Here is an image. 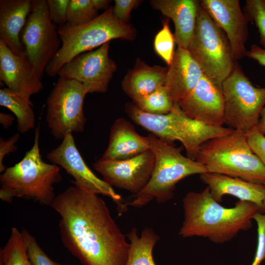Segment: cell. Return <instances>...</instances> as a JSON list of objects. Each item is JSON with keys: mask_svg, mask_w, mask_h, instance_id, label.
<instances>
[{"mask_svg": "<svg viewBox=\"0 0 265 265\" xmlns=\"http://www.w3.org/2000/svg\"><path fill=\"white\" fill-rule=\"evenodd\" d=\"M183 207L184 220L180 236L203 237L218 244L249 230L254 216L262 212L257 205L240 200L233 207H224L212 197L208 186L200 192H188L183 199Z\"/></svg>", "mask_w": 265, "mask_h": 265, "instance_id": "cell-2", "label": "cell"}, {"mask_svg": "<svg viewBox=\"0 0 265 265\" xmlns=\"http://www.w3.org/2000/svg\"><path fill=\"white\" fill-rule=\"evenodd\" d=\"M248 21L254 22L260 34V42L265 49V0H247L245 5Z\"/></svg>", "mask_w": 265, "mask_h": 265, "instance_id": "cell-30", "label": "cell"}, {"mask_svg": "<svg viewBox=\"0 0 265 265\" xmlns=\"http://www.w3.org/2000/svg\"><path fill=\"white\" fill-rule=\"evenodd\" d=\"M194 160L207 172L222 174L258 184L265 183V166L252 151L246 134L232 132L210 139L198 149Z\"/></svg>", "mask_w": 265, "mask_h": 265, "instance_id": "cell-5", "label": "cell"}, {"mask_svg": "<svg viewBox=\"0 0 265 265\" xmlns=\"http://www.w3.org/2000/svg\"><path fill=\"white\" fill-rule=\"evenodd\" d=\"M148 137L150 150L155 157L154 170L146 186L126 206L142 207L154 200L159 204L166 203L174 196L179 182L190 175L207 172L204 165L184 156L180 148L153 134Z\"/></svg>", "mask_w": 265, "mask_h": 265, "instance_id": "cell-6", "label": "cell"}, {"mask_svg": "<svg viewBox=\"0 0 265 265\" xmlns=\"http://www.w3.org/2000/svg\"><path fill=\"white\" fill-rule=\"evenodd\" d=\"M133 102L142 111L154 115L167 114L172 110L174 105L164 85Z\"/></svg>", "mask_w": 265, "mask_h": 265, "instance_id": "cell-28", "label": "cell"}, {"mask_svg": "<svg viewBox=\"0 0 265 265\" xmlns=\"http://www.w3.org/2000/svg\"><path fill=\"white\" fill-rule=\"evenodd\" d=\"M111 0H69L67 12V23L81 25L96 18L100 9H108Z\"/></svg>", "mask_w": 265, "mask_h": 265, "instance_id": "cell-26", "label": "cell"}, {"mask_svg": "<svg viewBox=\"0 0 265 265\" xmlns=\"http://www.w3.org/2000/svg\"><path fill=\"white\" fill-rule=\"evenodd\" d=\"M141 1L139 0H115L113 14L120 21L128 24L131 11Z\"/></svg>", "mask_w": 265, "mask_h": 265, "instance_id": "cell-34", "label": "cell"}, {"mask_svg": "<svg viewBox=\"0 0 265 265\" xmlns=\"http://www.w3.org/2000/svg\"><path fill=\"white\" fill-rule=\"evenodd\" d=\"M125 110L133 122L151 134L170 143L181 142L187 157L193 160L198 149L203 143L234 131L229 127L211 126L194 120L187 117L177 104H174L169 113L163 115L144 112L134 103H127Z\"/></svg>", "mask_w": 265, "mask_h": 265, "instance_id": "cell-7", "label": "cell"}, {"mask_svg": "<svg viewBox=\"0 0 265 265\" xmlns=\"http://www.w3.org/2000/svg\"><path fill=\"white\" fill-rule=\"evenodd\" d=\"M130 248L126 265H156L153 250L159 237L151 228L146 227L140 237L133 227L127 234Z\"/></svg>", "mask_w": 265, "mask_h": 265, "instance_id": "cell-25", "label": "cell"}, {"mask_svg": "<svg viewBox=\"0 0 265 265\" xmlns=\"http://www.w3.org/2000/svg\"><path fill=\"white\" fill-rule=\"evenodd\" d=\"M187 50L203 74L222 89L223 81L233 69L235 60L226 34L201 4Z\"/></svg>", "mask_w": 265, "mask_h": 265, "instance_id": "cell-8", "label": "cell"}, {"mask_svg": "<svg viewBox=\"0 0 265 265\" xmlns=\"http://www.w3.org/2000/svg\"><path fill=\"white\" fill-rule=\"evenodd\" d=\"M57 31L61 46L45 70L51 78L56 76L64 65L79 54L91 51L113 39L132 41L136 35L132 26L115 17L112 6L88 23L78 26L67 23L59 26Z\"/></svg>", "mask_w": 265, "mask_h": 265, "instance_id": "cell-4", "label": "cell"}, {"mask_svg": "<svg viewBox=\"0 0 265 265\" xmlns=\"http://www.w3.org/2000/svg\"><path fill=\"white\" fill-rule=\"evenodd\" d=\"M20 138L19 133H17L8 139L5 140L4 138H0V172H4L7 167L3 164V160L5 156L11 153L14 152L18 147L15 143Z\"/></svg>", "mask_w": 265, "mask_h": 265, "instance_id": "cell-36", "label": "cell"}, {"mask_svg": "<svg viewBox=\"0 0 265 265\" xmlns=\"http://www.w3.org/2000/svg\"><path fill=\"white\" fill-rule=\"evenodd\" d=\"M21 234L32 265H62L52 260L43 250L35 238L26 229H23Z\"/></svg>", "mask_w": 265, "mask_h": 265, "instance_id": "cell-31", "label": "cell"}, {"mask_svg": "<svg viewBox=\"0 0 265 265\" xmlns=\"http://www.w3.org/2000/svg\"><path fill=\"white\" fill-rule=\"evenodd\" d=\"M264 185L265 186V183L264 184ZM264 205L265 212V197L264 201Z\"/></svg>", "mask_w": 265, "mask_h": 265, "instance_id": "cell-40", "label": "cell"}, {"mask_svg": "<svg viewBox=\"0 0 265 265\" xmlns=\"http://www.w3.org/2000/svg\"><path fill=\"white\" fill-rule=\"evenodd\" d=\"M33 6L32 0H0V39L15 54L26 55L20 40Z\"/></svg>", "mask_w": 265, "mask_h": 265, "instance_id": "cell-22", "label": "cell"}, {"mask_svg": "<svg viewBox=\"0 0 265 265\" xmlns=\"http://www.w3.org/2000/svg\"><path fill=\"white\" fill-rule=\"evenodd\" d=\"M14 117L9 114L0 113V123L4 129L8 128L13 123Z\"/></svg>", "mask_w": 265, "mask_h": 265, "instance_id": "cell-38", "label": "cell"}, {"mask_svg": "<svg viewBox=\"0 0 265 265\" xmlns=\"http://www.w3.org/2000/svg\"><path fill=\"white\" fill-rule=\"evenodd\" d=\"M0 80L7 88L28 98L43 88L41 80L26 55L14 53L0 39Z\"/></svg>", "mask_w": 265, "mask_h": 265, "instance_id": "cell-17", "label": "cell"}, {"mask_svg": "<svg viewBox=\"0 0 265 265\" xmlns=\"http://www.w3.org/2000/svg\"><path fill=\"white\" fill-rule=\"evenodd\" d=\"M0 105L14 114L20 133H24L34 128L35 117L30 98L4 88L0 89Z\"/></svg>", "mask_w": 265, "mask_h": 265, "instance_id": "cell-24", "label": "cell"}, {"mask_svg": "<svg viewBox=\"0 0 265 265\" xmlns=\"http://www.w3.org/2000/svg\"><path fill=\"white\" fill-rule=\"evenodd\" d=\"M51 207L60 217L63 245L83 265H126L130 244L98 194L74 185Z\"/></svg>", "mask_w": 265, "mask_h": 265, "instance_id": "cell-1", "label": "cell"}, {"mask_svg": "<svg viewBox=\"0 0 265 265\" xmlns=\"http://www.w3.org/2000/svg\"><path fill=\"white\" fill-rule=\"evenodd\" d=\"M257 225V245L251 265H261L265 260V213L258 212L254 217Z\"/></svg>", "mask_w": 265, "mask_h": 265, "instance_id": "cell-33", "label": "cell"}, {"mask_svg": "<svg viewBox=\"0 0 265 265\" xmlns=\"http://www.w3.org/2000/svg\"><path fill=\"white\" fill-rule=\"evenodd\" d=\"M203 72L187 50L178 47L168 67L164 86L174 104H178L194 88Z\"/></svg>", "mask_w": 265, "mask_h": 265, "instance_id": "cell-18", "label": "cell"}, {"mask_svg": "<svg viewBox=\"0 0 265 265\" xmlns=\"http://www.w3.org/2000/svg\"><path fill=\"white\" fill-rule=\"evenodd\" d=\"M168 68L150 66L138 58L122 82L125 93L132 100L148 95L164 85Z\"/></svg>", "mask_w": 265, "mask_h": 265, "instance_id": "cell-23", "label": "cell"}, {"mask_svg": "<svg viewBox=\"0 0 265 265\" xmlns=\"http://www.w3.org/2000/svg\"><path fill=\"white\" fill-rule=\"evenodd\" d=\"M256 129L262 134L265 135V106L263 108Z\"/></svg>", "mask_w": 265, "mask_h": 265, "instance_id": "cell-39", "label": "cell"}, {"mask_svg": "<svg viewBox=\"0 0 265 265\" xmlns=\"http://www.w3.org/2000/svg\"><path fill=\"white\" fill-rule=\"evenodd\" d=\"M175 37L170 29L167 21L163 22L162 28L155 36L154 41L156 53L169 66L173 58Z\"/></svg>", "mask_w": 265, "mask_h": 265, "instance_id": "cell-29", "label": "cell"}, {"mask_svg": "<svg viewBox=\"0 0 265 265\" xmlns=\"http://www.w3.org/2000/svg\"><path fill=\"white\" fill-rule=\"evenodd\" d=\"M246 56L257 61L260 65L265 67V49L257 45H253L247 51Z\"/></svg>", "mask_w": 265, "mask_h": 265, "instance_id": "cell-37", "label": "cell"}, {"mask_svg": "<svg viewBox=\"0 0 265 265\" xmlns=\"http://www.w3.org/2000/svg\"><path fill=\"white\" fill-rule=\"evenodd\" d=\"M39 126L35 129L33 144L21 161L8 167L0 176V198L11 203L22 198L51 206L56 196L53 185L62 181L59 166L45 162L39 148Z\"/></svg>", "mask_w": 265, "mask_h": 265, "instance_id": "cell-3", "label": "cell"}, {"mask_svg": "<svg viewBox=\"0 0 265 265\" xmlns=\"http://www.w3.org/2000/svg\"><path fill=\"white\" fill-rule=\"evenodd\" d=\"M87 93L81 83L58 78L47 98L46 116L55 138L62 140L69 133L84 131L86 119L83 103Z\"/></svg>", "mask_w": 265, "mask_h": 265, "instance_id": "cell-10", "label": "cell"}, {"mask_svg": "<svg viewBox=\"0 0 265 265\" xmlns=\"http://www.w3.org/2000/svg\"><path fill=\"white\" fill-rule=\"evenodd\" d=\"M109 44L76 56L61 67L57 76L81 83L88 93H106L117 70L116 63L109 56Z\"/></svg>", "mask_w": 265, "mask_h": 265, "instance_id": "cell-12", "label": "cell"}, {"mask_svg": "<svg viewBox=\"0 0 265 265\" xmlns=\"http://www.w3.org/2000/svg\"><path fill=\"white\" fill-rule=\"evenodd\" d=\"M222 91L224 124L246 134L256 129L265 106V87L254 86L240 66L235 64L222 83Z\"/></svg>", "mask_w": 265, "mask_h": 265, "instance_id": "cell-9", "label": "cell"}, {"mask_svg": "<svg viewBox=\"0 0 265 265\" xmlns=\"http://www.w3.org/2000/svg\"><path fill=\"white\" fill-rule=\"evenodd\" d=\"M201 181L207 185L212 197L217 202L222 201L225 195L236 197L240 201L257 205L265 212L264 201L265 186L251 183L240 178L222 174L206 172L200 175Z\"/></svg>", "mask_w": 265, "mask_h": 265, "instance_id": "cell-19", "label": "cell"}, {"mask_svg": "<svg viewBox=\"0 0 265 265\" xmlns=\"http://www.w3.org/2000/svg\"><path fill=\"white\" fill-rule=\"evenodd\" d=\"M53 164L59 165L71 175L73 184L93 193L102 194L110 198L117 204L121 213L127 208L122 199L112 187L98 178L88 167L78 150L72 133L68 134L61 143L47 155Z\"/></svg>", "mask_w": 265, "mask_h": 265, "instance_id": "cell-13", "label": "cell"}, {"mask_svg": "<svg viewBox=\"0 0 265 265\" xmlns=\"http://www.w3.org/2000/svg\"><path fill=\"white\" fill-rule=\"evenodd\" d=\"M189 118L205 125L224 124V99L222 89L203 75L191 92L178 104Z\"/></svg>", "mask_w": 265, "mask_h": 265, "instance_id": "cell-16", "label": "cell"}, {"mask_svg": "<svg viewBox=\"0 0 265 265\" xmlns=\"http://www.w3.org/2000/svg\"><path fill=\"white\" fill-rule=\"evenodd\" d=\"M200 4L214 23L226 34L235 60L246 56L247 18L238 0H202Z\"/></svg>", "mask_w": 265, "mask_h": 265, "instance_id": "cell-15", "label": "cell"}, {"mask_svg": "<svg viewBox=\"0 0 265 265\" xmlns=\"http://www.w3.org/2000/svg\"><path fill=\"white\" fill-rule=\"evenodd\" d=\"M25 53L42 79L61 46L56 26L51 21L46 0H33L31 12L21 32Z\"/></svg>", "mask_w": 265, "mask_h": 265, "instance_id": "cell-11", "label": "cell"}, {"mask_svg": "<svg viewBox=\"0 0 265 265\" xmlns=\"http://www.w3.org/2000/svg\"><path fill=\"white\" fill-rule=\"evenodd\" d=\"M149 150L148 136L139 134L130 121L120 118L114 121L110 128L108 146L101 158L111 160H124Z\"/></svg>", "mask_w": 265, "mask_h": 265, "instance_id": "cell-21", "label": "cell"}, {"mask_svg": "<svg viewBox=\"0 0 265 265\" xmlns=\"http://www.w3.org/2000/svg\"><path fill=\"white\" fill-rule=\"evenodd\" d=\"M152 6L171 19L178 47L187 50L194 35L200 1L195 0H152Z\"/></svg>", "mask_w": 265, "mask_h": 265, "instance_id": "cell-20", "label": "cell"}, {"mask_svg": "<svg viewBox=\"0 0 265 265\" xmlns=\"http://www.w3.org/2000/svg\"><path fill=\"white\" fill-rule=\"evenodd\" d=\"M249 145L265 166V136L256 129L246 134Z\"/></svg>", "mask_w": 265, "mask_h": 265, "instance_id": "cell-35", "label": "cell"}, {"mask_svg": "<svg viewBox=\"0 0 265 265\" xmlns=\"http://www.w3.org/2000/svg\"><path fill=\"white\" fill-rule=\"evenodd\" d=\"M155 157L149 150L132 158L120 160H97L94 169L111 187L137 194L146 186L152 176Z\"/></svg>", "mask_w": 265, "mask_h": 265, "instance_id": "cell-14", "label": "cell"}, {"mask_svg": "<svg viewBox=\"0 0 265 265\" xmlns=\"http://www.w3.org/2000/svg\"><path fill=\"white\" fill-rule=\"evenodd\" d=\"M0 263L2 265H32L21 232L16 227L11 228L7 242L3 248H0Z\"/></svg>", "mask_w": 265, "mask_h": 265, "instance_id": "cell-27", "label": "cell"}, {"mask_svg": "<svg viewBox=\"0 0 265 265\" xmlns=\"http://www.w3.org/2000/svg\"><path fill=\"white\" fill-rule=\"evenodd\" d=\"M49 15L56 26L67 24V12L69 0H46Z\"/></svg>", "mask_w": 265, "mask_h": 265, "instance_id": "cell-32", "label": "cell"}]
</instances>
